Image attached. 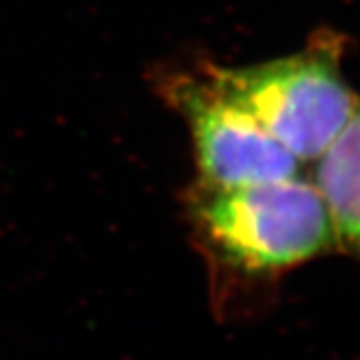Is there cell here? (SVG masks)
<instances>
[{
    "label": "cell",
    "mask_w": 360,
    "mask_h": 360,
    "mask_svg": "<svg viewBox=\"0 0 360 360\" xmlns=\"http://www.w3.org/2000/svg\"><path fill=\"white\" fill-rule=\"evenodd\" d=\"M194 208L210 245L248 272L296 266L335 238L319 188L298 174L240 188H202Z\"/></svg>",
    "instance_id": "cell-1"
},
{
    "label": "cell",
    "mask_w": 360,
    "mask_h": 360,
    "mask_svg": "<svg viewBox=\"0 0 360 360\" xmlns=\"http://www.w3.org/2000/svg\"><path fill=\"white\" fill-rule=\"evenodd\" d=\"M316 160L314 186L324 200L333 234L360 257V103Z\"/></svg>",
    "instance_id": "cell-4"
},
{
    "label": "cell",
    "mask_w": 360,
    "mask_h": 360,
    "mask_svg": "<svg viewBox=\"0 0 360 360\" xmlns=\"http://www.w3.org/2000/svg\"><path fill=\"white\" fill-rule=\"evenodd\" d=\"M167 96L193 134L202 188H240L298 174V160L210 77H174Z\"/></svg>",
    "instance_id": "cell-3"
},
{
    "label": "cell",
    "mask_w": 360,
    "mask_h": 360,
    "mask_svg": "<svg viewBox=\"0 0 360 360\" xmlns=\"http://www.w3.org/2000/svg\"><path fill=\"white\" fill-rule=\"evenodd\" d=\"M298 162L316 160L345 129L359 101L321 49L262 65L206 70Z\"/></svg>",
    "instance_id": "cell-2"
}]
</instances>
